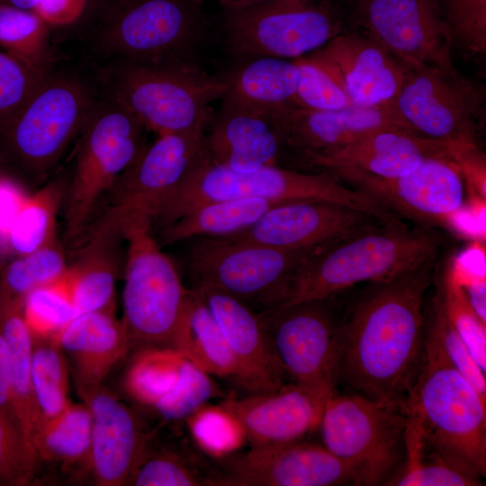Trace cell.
Wrapping results in <instances>:
<instances>
[{
    "mask_svg": "<svg viewBox=\"0 0 486 486\" xmlns=\"http://www.w3.org/2000/svg\"><path fill=\"white\" fill-rule=\"evenodd\" d=\"M437 261L438 250L388 280L372 283L340 314L337 383L405 413L424 354L423 297Z\"/></svg>",
    "mask_w": 486,
    "mask_h": 486,
    "instance_id": "1",
    "label": "cell"
},
{
    "mask_svg": "<svg viewBox=\"0 0 486 486\" xmlns=\"http://www.w3.org/2000/svg\"><path fill=\"white\" fill-rule=\"evenodd\" d=\"M245 198L321 200L361 211L382 223L392 219L386 208L346 186L329 171L312 174L268 166L252 172H237L213 163L203 148L187 176L163 203L152 222V233L202 204Z\"/></svg>",
    "mask_w": 486,
    "mask_h": 486,
    "instance_id": "2",
    "label": "cell"
},
{
    "mask_svg": "<svg viewBox=\"0 0 486 486\" xmlns=\"http://www.w3.org/2000/svg\"><path fill=\"white\" fill-rule=\"evenodd\" d=\"M485 402L451 363L429 324L405 413L418 420L430 448L479 477L486 473Z\"/></svg>",
    "mask_w": 486,
    "mask_h": 486,
    "instance_id": "3",
    "label": "cell"
},
{
    "mask_svg": "<svg viewBox=\"0 0 486 486\" xmlns=\"http://www.w3.org/2000/svg\"><path fill=\"white\" fill-rule=\"evenodd\" d=\"M441 244V237L429 229L410 230L405 224L364 228L310 256L278 306L338 295L364 282L388 280L439 250Z\"/></svg>",
    "mask_w": 486,
    "mask_h": 486,
    "instance_id": "4",
    "label": "cell"
},
{
    "mask_svg": "<svg viewBox=\"0 0 486 486\" xmlns=\"http://www.w3.org/2000/svg\"><path fill=\"white\" fill-rule=\"evenodd\" d=\"M78 79L49 72L27 101L0 122V161L24 182L43 183L76 140L94 105Z\"/></svg>",
    "mask_w": 486,
    "mask_h": 486,
    "instance_id": "5",
    "label": "cell"
},
{
    "mask_svg": "<svg viewBox=\"0 0 486 486\" xmlns=\"http://www.w3.org/2000/svg\"><path fill=\"white\" fill-rule=\"evenodd\" d=\"M101 77L108 96L158 135L204 133L212 115L211 104L226 89L220 76H208L196 61L112 60Z\"/></svg>",
    "mask_w": 486,
    "mask_h": 486,
    "instance_id": "6",
    "label": "cell"
},
{
    "mask_svg": "<svg viewBox=\"0 0 486 486\" xmlns=\"http://www.w3.org/2000/svg\"><path fill=\"white\" fill-rule=\"evenodd\" d=\"M204 133H167L147 145L118 177L72 247L120 246L137 228H150L165 201L203 152Z\"/></svg>",
    "mask_w": 486,
    "mask_h": 486,
    "instance_id": "7",
    "label": "cell"
},
{
    "mask_svg": "<svg viewBox=\"0 0 486 486\" xmlns=\"http://www.w3.org/2000/svg\"><path fill=\"white\" fill-rule=\"evenodd\" d=\"M147 128L113 98L95 102L78 138L66 186L64 239L73 247L118 177L147 146Z\"/></svg>",
    "mask_w": 486,
    "mask_h": 486,
    "instance_id": "8",
    "label": "cell"
},
{
    "mask_svg": "<svg viewBox=\"0 0 486 486\" xmlns=\"http://www.w3.org/2000/svg\"><path fill=\"white\" fill-rule=\"evenodd\" d=\"M203 0H118L97 41L112 60L196 61L208 29Z\"/></svg>",
    "mask_w": 486,
    "mask_h": 486,
    "instance_id": "9",
    "label": "cell"
},
{
    "mask_svg": "<svg viewBox=\"0 0 486 486\" xmlns=\"http://www.w3.org/2000/svg\"><path fill=\"white\" fill-rule=\"evenodd\" d=\"M185 241V266L193 285L215 286L256 312L280 305L296 272L320 250L282 249L219 237Z\"/></svg>",
    "mask_w": 486,
    "mask_h": 486,
    "instance_id": "10",
    "label": "cell"
},
{
    "mask_svg": "<svg viewBox=\"0 0 486 486\" xmlns=\"http://www.w3.org/2000/svg\"><path fill=\"white\" fill-rule=\"evenodd\" d=\"M124 241L122 322L132 351L146 347L174 349L191 290L184 287L175 264L161 251L150 228L129 231Z\"/></svg>",
    "mask_w": 486,
    "mask_h": 486,
    "instance_id": "11",
    "label": "cell"
},
{
    "mask_svg": "<svg viewBox=\"0 0 486 486\" xmlns=\"http://www.w3.org/2000/svg\"><path fill=\"white\" fill-rule=\"evenodd\" d=\"M407 418L358 393L335 392L319 428L322 445L354 472L358 485H387L404 463Z\"/></svg>",
    "mask_w": 486,
    "mask_h": 486,
    "instance_id": "12",
    "label": "cell"
},
{
    "mask_svg": "<svg viewBox=\"0 0 486 486\" xmlns=\"http://www.w3.org/2000/svg\"><path fill=\"white\" fill-rule=\"evenodd\" d=\"M344 19L328 0H270L227 13L223 41L237 60L297 58L345 32Z\"/></svg>",
    "mask_w": 486,
    "mask_h": 486,
    "instance_id": "13",
    "label": "cell"
},
{
    "mask_svg": "<svg viewBox=\"0 0 486 486\" xmlns=\"http://www.w3.org/2000/svg\"><path fill=\"white\" fill-rule=\"evenodd\" d=\"M335 296L303 301L258 312L273 353L291 382L325 396L336 392Z\"/></svg>",
    "mask_w": 486,
    "mask_h": 486,
    "instance_id": "14",
    "label": "cell"
},
{
    "mask_svg": "<svg viewBox=\"0 0 486 486\" xmlns=\"http://www.w3.org/2000/svg\"><path fill=\"white\" fill-rule=\"evenodd\" d=\"M483 100L482 90L456 69L404 66V80L392 107L421 137L476 141Z\"/></svg>",
    "mask_w": 486,
    "mask_h": 486,
    "instance_id": "15",
    "label": "cell"
},
{
    "mask_svg": "<svg viewBox=\"0 0 486 486\" xmlns=\"http://www.w3.org/2000/svg\"><path fill=\"white\" fill-rule=\"evenodd\" d=\"M350 19L406 67L455 70L451 29L438 0H347Z\"/></svg>",
    "mask_w": 486,
    "mask_h": 486,
    "instance_id": "16",
    "label": "cell"
},
{
    "mask_svg": "<svg viewBox=\"0 0 486 486\" xmlns=\"http://www.w3.org/2000/svg\"><path fill=\"white\" fill-rule=\"evenodd\" d=\"M326 171L398 217L426 227L446 224L464 205V179L456 164L446 158H428L410 173L395 178L346 166Z\"/></svg>",
    "mask_w": 486,
    "mask_h": 486,
    "instance_id": "17",
    "label": "cell"
},
{
    "mask_svg": "<svg viewBox=\"0 0 486 486\" xmlns=\"http://www.w3.org/2000/svg\"><path fill=\"white\" fill-rule=\"evenodd\" d=\"M225 486L358 485L354 472L323 445L302 439L221 459Z\"/></svg>",
    "mask_w": 486,
    "mask_h": 486,
    "instance_id": "18",
    "label": "cell"
},
{
    "mask_svg": "<svg viewBox=\"0 0 486 486\" xmlns=\"http://www.w3.org/2000/svg\"><path fill=\"white\" fill-rule=\"evenodd\" d=\"M373 221L378 220L342 204L290 201L272 207L250 227L219 238L282 249L317 250L374 225Z\"/></svg>",
    "mask_w": 486,
    "mask_h": 486,
    "instance_id": "19",
    "label": "cell"
},
{
    "mask_svg": "<svg viewBox=\"0 0 486 486\" xmlns=\"http://www.w3.org/2000/svg\"><path fill=\"white\" fill-rule=\"evenodd\" d=\"M265 113L278 126L294 163L305 155L340 148L381 129L400 128L415 133L392 106L316 111L288 104Z\"/></svg>",
    "mask_w": 486,
    "mask_h": 486,
    "instance_id": "20",
    "label": "cell"
},
{
    "mask_svg": "<svg viewBox=\"0 0 486 486\" xmlns=\"http://www.w3.org/2000/svg\"><path fill=\"white\" fill-rule=\"evenodd\" d=\"M328 397L289 382L274 391L231 395L219 404L238 421L252 447L303 439L319 428Z\"/></svg>",
    "mask_w": 486,
    "mask_h": 486,
    "instance_id": "21",
    "label": "cell"
},
{
    "mask_svg": "<svg viewBox=\"0 0 486 486\" xmlns=\"http://www.w3.org/2000/svg\"><path fill=\"white\" fill-rule=\"evenodd\" d=\"M314 53L336 71L353 105L392 106L404 66L368 32L346 30Z\"/></svg>",
    "mask_w": 486,
    "mask_h": 486,
    "instance_id": "22",
    "label": "cell"
},
{
    "mask_svg": "<svg viewBox=\"0 0 486 486\" xmlns=\"http://www.w3.org/2000/svg\"><path fill=\"white\" fill-rule=\"evenodd\" d=\"M207 126L204 150L217 165L252 172L268 166H283L284 159L289 158L278 126L265 112L221 100Z\"/></svg>",
    "mask_w": 486,
    "mask_h": 486,
    "instance_id": "23",
    "label": "cell"
},
{
    "mask_svg": "<svg viewBox=\"0 0 486 486\" xmlns=\"http://www.w3.org/2000/svg\"><path fill=\"white\" fill-rule=\"evenodd\" d=\"M217 321L250 393L274 391L285 374L276 360L258 312L224 291L205 284H194Z\"/></svg>",
    "mask_w": 486,
    "mask_h": 486,
    "instance_id": "24",
    "label": "cell"
},
{
    "mask_svg": "<svg viewBox=\"0 0 486 486\" xmlns=\"http://www.w3.org/2000/svg\"><path fill=\"white\" fill-rule=\"evenodd\" d=\"M428 158L452 160L449 143L400 128H385L340 148L305 155L296 163L321 170L346 166L382 178H395L410 173Z\"/></svg>",
    "mask_w": 486,
    "mask_h": 486,
    "instance_id": "25",
    "label": "cell"
},
{
    "mask_svg": "<svg viewBox=\"0 0 486 486\" xmlns=\"http://www.w3.org/2000/svg\"><path fill=\"white\" fill-rule=\"evenodd\" d=\"M84 402L92 415L89 472L94 482L128 485L149 434L135 411L104 385Z\"/></svg>",
    "mask_w": 486,
    "mask_h": 486,
    "instance_id": "26",
    "label": "cell"
},
{
    "mask_svg": "<svg viewBox=\"0 0 486 486\" xmlns=\"http://www.w3.org/2000/svg\"><path fill=\"white\" fill-rule=\"evenodd\" d=\"M54 339L67 357L82 401L103 387L112 370L132 351L114 310L78 314Z\"/></svg>",
    "mask_w": 486,
    "mask_h": 486,
    "instance_id": "27",
    "label": "cell"
},
{
    "mask_svg": "<svg viewBox=\"0 0 486 486\" xmlns=\"http://www.w3.org/2000/svg\"><path fill=\"white\" fill-rule=\"evenodd\" d=\"M237 61L220 76L226 86L220 100L262 112L293 104L300 76L293 60L257 57Z\"/></svg>",
    "mask_w": 486,
    "mask_h": 486,
    "instance_id": "28",
    "label": "cell"
},
{
    "mask_svg": "<svg viewBox=\"0 0 486 486\" xmlns=\"http://www.w3.org/2000/svg\"><path fill=\"white\" fill-rule=\"evenodd\" d=\"M174 350L210 374L243 387L240 366L210 309L194 288Z\"/></svg>",
    "mask_w": 486,
    "mask_h": 486,
    "instance_id": "29",
    "label": "cell"
},
{
    "mask_svg": "<svg viewBox=\"0 0 486 486\" xmlns=\"http://www.w3.org/2000/svg\"><path fill=\"white\" fill-rule=\"evenodd\" d=\"M282 202H284L245 198L204 203L153 235L161 248L197 236H229L250 227L269 209Z\"/></svg>",
    "mask_w": 486,
    "mask_h": 486,
    "instance_id": "30",
    "label": "cell"
},
{
    "mask_svg": "<svg viewBox=\"0 0 486 486\" xmlns=\"http://www.w3.org/2000/svg\"><path fill=\"white\" fill-rule=\"evenodd\" d=\"M0 329L11 355L12 413L28 448L36 458L33 437L38 417L32 386L33 339L23 320L22 305H0Z\"/></svg>",
    "mask_w": 486,
    "mask_h": 486,
    "instance_id": "31",
    "label": "cell"
},
{
    "mask_svg": "<svg viewBox=\"0 0 486 486\" xmlns=\"http://www.w3.org/2000/svg\"><path fill=\"white\" fill-rule=\"evenodd\" d=\"M119 247L86 245L74 249L77 258L68 265L65 278L77 315L114 310Z\"/></svg>",
    "mask_w": 486,
    "mask_h": 486,
    "instance_id": "32",
    "label": "cell"
},
{
    "mask_svg": "<svg viewBox=\"0 0 486 486\" xmlns=\"http://www.w3.org/2000/svg\"><path fill=\"white\" fill-rule=\"evenodd\" d=\"M131 486H225L214 469L186 446L154 448L150 435L130 479Z\"/></svg>",
    "mask_w": 486,
    "mask_h": 486,
    "instance_id": "33",
    "label": "cell"
},
{
    "mask_svg": "<svg viewBox=\"0 0 486 486\" xmlns=\"http://www.w3.org/2000/svg\"><path fill=\"white\" fill-rule=\"evenodd\" d=\"M92 415L88 405L72 402L58 415L40 424L34 434L37 462L89 472Z\"/></svg>",
    "mask_w": 486,
    "mask_h": 486,
    "instance_id": "34",
    "label": "cell"
},
{
    "mask_svg": "<svg viewBox=\"0 0 486 486\" xmlns=\"http://www.w3.org/2000/svg\"><path fill=\"white\" fill-rule=\"evenodd\" d=\"M405 459L401 469L387 485L477 486L481 477L430 448L418 420L407 416Z\"/></svg>",
    "mask_w": 486,
    "mask_h": 486,
    "instance_id": "35",
    "label": "cell"
},
{
    "mask_svg": "<svg viewBox=\"0 0 486 486\" xmlns=\"http://www.w3.org/2000/svg\"><path fill=\"white\" fill-rule=\"evenodd\" d=\"M50 26L33 11L0 4V48L42 75L51 63Z\"/></svg>",
    "mask_w": 486,
    "mask_h": 486,
    "instance_id": "36",
    "label": "cell"
},
{
    "mask_svg": "<svg viewBox=\"0 0 486 486\" xmlns=\"http://www.w3.org/2000/svg\"><path fill=\"white\" fill-rule=\"evenodd\" d=\"M32 339V386L38 428L66 410L72 401L68 395L69 366L59 345L54 338Z\"/></svg>",
    "mask_w": 486,
    "mask_h": 486,
    "instance_id": "37",
    "label": "cell"
},
{
    "mask_svg": "<svg viewBox=\"0 0 486 486\" xmlns=\"http://www.w3.org/2000/svg\"><path fill=\"white\" fill-rule=\"evenodd\" d=\"M66 185L52 181L27 196L7 236L6 247L17 256L32 253L56 239V216Z\"/></svg>",
    "mask_w": 486,
    "mask_h": 486,
    "instance_id": "38",
    "label": "cell"
},
{
    "mask_svg": "<svg viewBox=\"0 0 486 486\" xmlns=\"http://www.w3.org/2000/svg\"><path fill=\"white\" fill-rule=\"evenodd\" d=\"M133 353L123 375V389L134 402L151 410L175 385L184 356L166 347H146Z\"/></svg>",
    "mask_w": 486,
    "mask_h": 486,
    "instance_id": "39",
    "label": "cell"
},
{
    "mask_svg": "<svg viewBox=\"0 0 486 486\" xmlns=\"http://www.w3.org/2000/svg\"><path fill=\"white\" fill-rule=\"evenodd\" d=\"M64 251L57 240L17 256L0 269V304H21L27 293L59 279L67 271Z\"/></svg>",
    "mask_w": 486,
    "mask_h": 486,
    "instance_id": "40",
    "label": "cell"
},
{
    "mask_svg": "<svg viewBox=\"0 0 486 486\" xmlns=\"http://www.w3.org/2000/svg\"><path fill=\"white\" fill-rule=\"evenodd\" d=\"M22 315L32 338H55L77 315L65 274L27 293Z\"/></svg>",
    "mask_w": 486,
    "mask_h": 486,
    "instance_id": "41",
    "label": "cell"
},
{
    "mask_svg": "<svg viewBox=\"0 0 486 486\" xmlns=\"http://www.w3.org/2000/svg\"><path fill=\"white\" fill-rule=\"evenodd\" d=\"M293 61L300 73L294 105L316 111L339 110L353 105L338 74L320 57L313 52Z\"/></svg>",
    "mask_w": 486,
    "mask_h": 486,
    "instance_id": "42",
    "label": "cell"
},
{
    "mask_svg": "<svg viewBox=\"0 0 486 486\" xmlns=\"http://www.w3.org/2000/svg\"><path fill=\"white\" fill-rule=\"evenodd\" d=\"M184 422L195 445L218 460L232 455L247 441L238 421L220 404H205Z\"/></svg>",
    "mask_w": 486,
    "mask_h": 486,
    "instance_id": "43",
    "label": "cell"
},
{
    "mask_svg": "<svg viewBox=\"0 0 486 486\" xmlns=\"http://www.w3.org/2000/svg\"><path fill=\"white\" fill-rule=\"evenodd\" d=\"M222 394L210 374L184 357L175 385L152 407L166 421H184L193 413Z\"/></svg>",
    "mask_w": 486,
    "mask_h": 486,
    "instance_id": "44",
    "label": "cell"
},
{
    "mask_svg": "<svg viewBox=\"0 0 486 486\" xmlns=\"http://www.w3.org/2000/svg\"><path fill=\"white\" fill-rule=\"evenodd\" d=\"M437 279L436 292L447 317L485 372L486 323L481 320L469 303L451 263L446 266L440 280Z\"/></svg>",
    "mask_w": 486,
    "mask_h": 486,
    "instance_id": "45",
    "label": "cell"
},
{
    "mask_svg": "<svg viewBox=\"0 0 486 486\" xmlns=\"http://www.w3.org/2000/svg\"><path fill=\"white\" fill-rule=\"evenodd\" d=\"M37 465L14 420L0 410V485L30 484Z\"/></svg>",
    "mask_w": 486,
    "mask_h": 486,
    "instance_id": "46",
    "label": "cell"
},
{
    "mask_svg": "<svg viewBox=\"0 0 486 486\" xmlns=\"http://www.w3.org/2000/svg\"><path fill=\"white\" fill-rule=\"evenodd\" d=\"M429 324L436 330L446 354L454 366L486 399L485 372L478 364L466 343L447 317L437 292L432 300V314Z\"/></svg>",
    "mask_w": 486,
    "mask_h": 486,
    "instance_id": "47",
    "label": "cell"
},
{
    "mask_svg": "<svg viewBox=\"0 0 486 486\" xmlns=\"http://www.w3.org/2000/svg\"><path fill=\"white\" fill-rule=\"evenodd\" d=\"M446 20L456 40L468 53H486V0H445Z\"/></svg>",
    "mask_w": 486,
    "mask_h": 486,
    "instance_id": "48",
    "label": "cell"
},
{
    "mask_svg": "<svg viewBox=\"0 0 486 486\" xmlns=\"http://www.w3.org/2000/svg\"><path fill=\"white\" fill-rule=\"evenodd\" d=\"M45 75L0 50V122L27 101Z\"/></svg>",
    "mask_w": 486,
    "mask_h": 486,
    "instance_id": "49",
    "label": "cell"
},
{
    "mask_svg": "<svg viewBox=\"0 0 486 486\" xmlns=\"http://www.w3.org/2000/svg\"><path fill=\"white\" fill-rule=\"evenodd\" d=\"M452 160L456 164L463 179L485 200L486 159L476 141L448 142Z\"/></svg>",
    "mask_w": 486,
    "mask_h": 486,
    "instance_id": "50",
    "label": "cell"
},
{
    "mask_svg": "<svg viewBox=\"0 0 486 486\" xmlns=\"http://www.w3.org/2000/svg\"><path fill=\"white\" fill-rule=\"evenodd\" d=\"M87 0H38L33 12L49 24L67 25L80 17Z\"/></svg>",
    "mask_w": 486,
    "mask_h": 486,
    "instance_id": "51",
    "label": "cell"
},
{
    "mask_svg": "<svg viewBox=\"0 0 486 486\" xmlns=\"http://www.w3.org/2000/svg\"><path fill=\"white\" fill-rule=\"evenodd\" d=\"M17 184L3 176L0 179V243L6 245L10 228L25 198Z\"/></svg>",
    "mask_w": 486,
    "mask_h": 486,
    "instance_id": "52",
    "label": "cell"
},
{
    "mask_svg": "<svg viewBox=\"0 0 486 486\" xmlns=\"http://www.w3.org/2000/svg\"><path fill=\"white\" fill-rule=\"evenodd\" d=\"M454 274L461 283L472 308L481 319L486 323V282L485 275H468L463 274L458 269L456 263H451Z\"/></svg>",
    "mask_w": 486,
    "mask_h": 486,
    "instance_id": "53",
    "label": "cell"
},
{
    "mask_svg": "<svg viewBox=\"0 0 486 486\" xmlns=\"http://www.w3.org/2000/svg\"><path fill=\"white\" fill-rule=\"evenodd\" d=\"M0 410L7 414L8 416H10L14 420L13 413H12V409H11V355H10L8 343L3 332L1 331V329H0Z\"/></svg>",
    "mask_w": 486,
    "mask_h": 486,
    "instance_id": "54",
    "label": "cell"
},
{
    "mask_svg": "<svg viewBox=\"0 0 486 486\" xmlns=\"http://www.w3.org/2000/svg\"><path fill=\"white\" fill-rule=\"evenodd\" d=\"M223 9L224 12H237L270 0H214Z\"/></svg>",
    "mask_w": 486,
    "mask_h": 486,
    "instance_id": "55",
    "label": "cell"
},
{
    "mask_svg": "<svg viewBox=\"0 0 486 486\" xmlns=\"http://www.w3.org/2000/svg\"><path fill=\"white\" fill-rule=\"evenodd\" d=\"M3 168H4V166H3V165H2V163H1V161H0V179L4 176L2 175V169H3Z\"/></svg>",
    "mask_w": 486,
    "mask_h": 486,
    "instance_id": "56",
    "label": "cell"
},
{
    "mask_svg": "<svg viewBox=\"0 0 486 486\" xmlns=\"http://www.w3.org/2000/svg\"><path fill=\"white\" fill-rule=\"evenodd\" d=\"M3 3H8L7 0H0V4H3Z\"/></svg>",
    "mask_w": 486,
    "mask_h": 486,
    "instance_id": "57",
    "label": "cell"
},
{
    "mask_svg": "<svg viewBox=\"0 0 486 486\" xmlns=\"http://www.w3.org/2000/svg\"><path fill=\"white\" fill-rule=\"evenodd\" d=\"M1 266H2V265L0 264V269H1Z\"/></svg>",
    "mask_w": 486,
    "mask_h": 486,
    "instance_id": "58",
    "label": "cell"
}]
</instances>
